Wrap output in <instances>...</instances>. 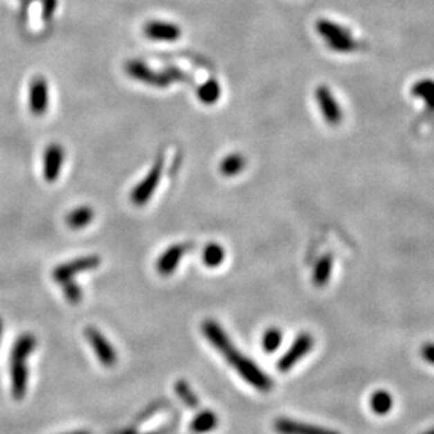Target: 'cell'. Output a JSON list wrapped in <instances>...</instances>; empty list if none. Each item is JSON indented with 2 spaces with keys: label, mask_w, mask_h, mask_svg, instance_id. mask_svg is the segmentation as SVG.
<instances>
[{
  "label": "cell",
  "mask_w": 434,
  "mask_h": 434,
  "mask_svg": "<svg viewBox=\"0 0 434 434\" xmlns=\"http://www.w3.org/2000/svg\"><path fill=\"white\" fill-rule=\"evenodd\" d=\"M206 339L219 352L226 363L242 377L249 385L260 392H270L273 388L271 378L264 374L257 364L240 353L230 342L226 332L214 319H206L201 325Z\"/></svg>",
  "instance_id": "obj_1"
},
{
  "label": "cell",
  "mask_w": 434,
  "mask_h": 434,
  "mask_svg": "<svg viewBox=\"0 0 434 434\" xmlns=\"http://www.w3.org/2000/svg\"><path fill=\"white\" fill-rule=\"evenodd\" d=\"M162 169H163V158L159 156L158 161L154 163L152 169L150 170V173L147 174V177H145L143 180H141L135 188L131 191V203L141 207V206H145L150 199L152 197V195L155 192L159 181H161V177H162Z\"/></svg>",
  "instance_id": "obj_2"
},
{
  "label": "cell",
  "mask_w": 434,
  "mask_h": 434,
  "mask_svg": "<svg viewBox=\"0 0 434 434\" xmlns=\"http://www.w3.org/2000/svg\"><path fill=\"white\" fill-rule=\"evenodd\" d=\"M315 345V339L311 333H300V336L294 341V343L291 345L284 356L278 360L277 363V368L281 372H288L294 368V365L297 363H300L312 349Z\"/></svg>",
  "instance_id": "obj_3"
},
{
  "label": "cell",
  "mask_w": 434,
  "mask_h": 434,
  "mask_svg": "<svg viewBox=\"0 0 434 434\" xmlns=\"http://www.w3.org/2000/svg\"><path fill=\"white\" fill-rule=\"evenodd\" d=\"M84 336L91 345L96 356L105 367H113L117 363V352L114 350L113 345L106 339L99 329L94 326L84 327Z\"/></svg>",
  "instance_id": "obj_4"
},
{
  "label": "cell",
  "mask_w": 434,
  "mask_h": 434,
  "mask_svg": "<svg viewBox=\"0 0 434 434\" xmlns=\"http://www.w3.org/2000/svg\"><path fill=\"white\" fill-rule=\"evenodd\" d=\"M125 72L135 80H139L142 83H147L155 87H168L172 83V79L163 72L158 73L154 69H151L147 64L138 61V60H131L127 61L125 64Z\"/></svg>",
  "instance_id": "obj_5"
},
{
  "label": "cell",
  "mask_w": 434,
  "mask_h": 434,
  "mask_svg": "<svg viewBox=\"0 0 434 434\" xmlns=\"http://www.w3.org/2000/svg\"><path fill=\"white\" fill-rule=\"evenodd\" d=\"M100 263H102V259L99 256H94V255L79 257V259L71 260L68 263H64V264H60L58 267H55L53 271V278L57 282L62 284L64 281L72 280V277L79 274V273L98 269L100 266Z\"/></svg>",
  "instance_id": "obj_6"
},
{
  "label": "cell",
  "mask_w": 434,
  "mask_h": 434,
  "mask_svg": "<svg viewBox=\"0 0 434 434\" xmlns=\"http://www.w3.org/2000/svg\"><path fill=\"white\" fill-rule=\"evenodd\" d=\"M315 98L326 123L329 125H339L343 120V113L330 89L325 84H320L315 91Z\"/></svg>",
  "instance_id": "obj_7"
},
{
  "label": "cell",
  "mask_w": 434,
  "mask_h": 434,
  "mask_svg": "<svg viewBox=\"0 0 434 434\" xmlns=\"http://www.w3.org/2000/svg\"><path fill=\"white\" fill-rule=\"evenodd\" d=\"M273 427L277 434H341L339 431L327 427H320L288 417L275 419Z\"/></svg>",
  "instance_id": "obj_8"
},
{
  "label": "cell",
  "mask_w": 434,
  "mask_h": 434,
  "mask_svg": "<svg viewBox=\"0 0 434 434\" xmlns=\"http://www.w3.org/2000/svg\"><path fill=\"white\" fill-rule=\"evenodd\" d=\"M48 103H50V94H48V83L44 76H35L30 82L28 87V106L30 111L39 117L46 113Z\"/></svg>",
  "instance_id": "obj_9"
},
{
  "label": "cell",
  "mask_w": 434,
  "mask_h": 434,
  "mask_svg": "<svg viewBox=\"0 0 434 434\" xmlns=\"http://www.w3.org/2000/svg\"><path fill=\"white\" fill-rule=\"evenodd\" d=\"M64 148L60 143H51L44 154V177L48 183L57 181L64 162Z\"/></svg>",
  "instance_id": "obj_10"
},
{
  "label": "cell",
  "mask_w": 434,
  "mask_h": 434,
  "mask_svg": "<svg viewBox=\"0 0 434 434\" xmlns=\"http://www.w3.org/2000/svg\"><path fill=\"white\" fill-rule=\"evenodd\" d=\"M187 251L188 246L186 244H176L166 249L156 262V270L159 271V274L170 275L172 273H174Z\"/></svg>",
  "instance_id": "obj_11"
},
{
  "label": "cell",
  "mask_w": 434,
  "mask_h": 434,
  "mask_svg": "<svg viewBox=\"0 0 434 434\" xmlns=\"http://www.w3.org/2000/svg\"><path fill=\"white\" fill-rule=\"evenodd\" d=\"M145 35L155 41L172 42L181 37V28L173 23L165 21H150L143 28Z\"/></svg>",
  "instance_id": "obj_12"
},
{
  "label": "cell",
  "mask_w": 434,
  "mask_h": 434,
  "mask_svg": "<svg viewBox=\"0 0 434 434\" xmlns=\"http://www.w3.org/2000/svg\"><path fill=\"white\" fill-rule=\"evenodd\" d=\"M12 395L16 401H21L27 392L28 371L26 360H12Z\"/></svg>",
  "instance_id": "obj_13"
},
{
  "label": "cell",
  "mask_w": 434,
  "mask_h": 434,
  "mask_svg": "<svg viewBox=\"0 0 434 434\" xmlns=\"http://www.w3.org/2000/svg\"><path fill=\"white\" fill-rule=\"evenodd\" d=\"M218 416L214 410H201L196 415V417L191 420L190 428L192 433L197 434H206L218 427Z\"/></svg>",
  "instance_id": "obj_14"
},
{
  "label": "cell",
  "mask_w": 434,
  "mask_h": 434,
  "mask_svg": "<svg viewBox=\"0 0 434 434\" xmlns=\"http://www.w3.org/2000/svg\"><path fill=\"white\" fill-rule=\"evenodd\" d=\"M412 94L424 102L427 110L434 114V80L422 79L412 86Z\"/></svg>",
  "instance_id": "obj_15"
},
{
  "label": "cell",
  "mask_w": 434,
  "mask_h": 434,
  "mask_svg": "<svg viewBox=\"0 0 434 434\" xmlns=\"http://www.w3.org/2000/svg\"><path fill=\"white\" fill-rule=\"evenodd\" d=\"M35 347L37 337L33 333L21 334L12 349V360H27Z\"/></svg>",
  "instance_id": "obj_16"
},
{
  "label": "cell",
  "mask_w": 434,
  "mask_h": 434,
  "mask_svg": "<svg viewBox=\"0 0 434 434\" xmlns=\"http://www.w3.org/2000/svg\"><path fill=\"white\" fill-rule=\"evenodd\" d=\"M93 218H94L93 208L87 206H82V207L72 210L66 215V224L72 229H82L87 226L93 221Z\"/></svg>",
  "instance_id": "obj_17"
},
{
  "label": "cell",
  "mask_w": 434,
  "mask_h": 434,
  "mask_svg": "<svg viewBox=\"0 0 434 434\" xmlns=\"http://www.w3.org/2000/svg\"><path fill=\"white\" fill-rule=\"evenodd\" d=\"M370 406L375 415L385 416V415H388L391 409L394 408V398L387 391H383V390L377 391L372 394L370 399Z\"/></svg>",
  "instance_id": "obj_18"
},
{
  "label": "cell",
  "mask_w": 434,
  "mask_h": 434,
  "mask_svg": "<svg viewBox=\"0 0 434 434\" xmlns=\"http://www.w3.org/2000/svg\"><path fill=\"white\" fill-rule=\"evenodd\" d=\"M197 98L204 105H214L221 98V86L217 80L210 79L197 89Z\"/></svg>",
  "instance_id": "obj_19"
},
{
  "label": "cell",
  "mask_w": 434,
  "mask_h": 434,
  "mask_svg": "<svg viewBox=\"0 0 434 434\" xmlns=\"http://www.w3.org/2000/svg\"><path fill=\"white\" fill-rule=\"evenodd\" d=\"M174 392L179 397V399L190 409H196L200 405V399L197 398V395L192 391V388L190 387V383L184 379H179L174 383Z\"/></svg>",
  "instance_id": "obj_20"
},
{
  "label": "cell",
  "mask_w": 434,
  "mask_h": 434,
  "mask_svg": "<svg viewBox=\"0 0 434 434\" xmlns=\"http://www.w3.org/2000/svg\"><path fill=\"white\" fill-rule=\"evenodd\" d=\"M332 269H333V257L330 255H325L316 264L314 270V284L316 287H323L329 282L330 275H332Z\"/></svg>",
  "instance_id": "obj_21"
},
{
  "label": "cell",
  "mask_w": 434,
  "mask_h": 434,
  "mask_svg": "<svg viewBox=\"0 0 434 434\" xmlns=\"http://www.w3.org/2000/svg\"><path fill=\"white\" fill-rule=\"evenodd\" d=\"M246 166V159L240 155V154H230L229 156H226L221 165H219V172L226 176V177H230V176H235L237 173L242 172Z\"/></svg>",
  "instance_id": "obj_22"
},
{
  "label": "cell",
  "mask_w": 434,
  "mask_h": 434,
  "mask_svg": "<svg viewBox=\"0 0 434 434\" xmlns=\"http://www.w3.org/2000/svg\"><path fill=\"white\" fill-rule=\"evenodd\" d=\"M316 31L319 33V35H322L326 41L327 39H333V38H339V37H346V35H352L350 31L339 24H336L333 21L329 20H319L316 23Z\"/></svg>",
  "instance_id": "obj_23"
},
{
  "label": "cell",
  "mask_w": 434,
  "mask_h": 434,
  "mask_svg": "<svg viewBox=\"0 0 434 434\" xmlns=\"http://www.w3.org/2000/svg\"><path fill=\"white\" fill-rule=\"evenodd\" d=\"M225 260V249L218 244H208L203 252V262L210 269H215Z\"/></svg>",
  "instance_id": "obj_24"
},
{
  "label": "cell",
  "mask_w": 434,
  "mask_h": 434,
  "mask_svg": "<svg viewBox=\"0 0 434 434\" xmlns=\"http://www.w3.org/2000/svg\"><path fill=\"white\" fill-rule=\"evenodd\" d=\"M326 44H327V46L330 48V50H333L336 53H342V54L353 53L359 48V42H356L352 35L327 39Z\"/></svg>",
  "instance_id": "obj_25"
},
{
  "label": "cell",
  "mask_w": 434,
  "mask_h": 434,
  "mask_svg": "<svg viewBox=\"0 0 434 434\" xmlns=\"http://www.w3.org/2000/svg\"><path fill=\"white\" fill-rule=\"evenodd\" d=\"M282 343V332L277 327H270L264 332L263 339H262V346L263 350L267 353H273L278 350V347Z\"/></svg>",
  "instance_id": "obj_26"
},
{
  "label": "cell",
  "mask_w": 434,
  "mask_h": 434,
  "mask_svg": "<svg viewBox=\"0 0 434 434\" xmlns=\"http://www.w3.org/2000/svg\"><path fill=\"white\" fill-rule=\"evenodd\" d=\"M62 291L66 297V300L72 304V305H78L80 301H82V289L80 287L73 281V280H68V281H64L62 284Z\"/></svg>",
  "instance_id": "obj_27"
},
{
  "label": "cell",
  "mask_w": 434,
  "mask_h": 434,
  "mask_svg": "<svg viewBox=\"0 0 434 434\" xmlns=\"http://www.w3.org/2000/svg\"><path fill=\"white\" fill-rule=\"evenodd\" d=\"M57 10V0H42V19L50 21Z\"/></svg>",
  "instance_id": "obj_28"
},
{
  "label": "cell",
  "mask_w": 434,
  "mask_h": 434,
  "mask_svg": "<svg viewBox=\"0 0 434 434\" xmlns=\"http://www.w3.org/2000/svg\"><path fill=\"white\" fill-rule=\"evenodd\" d=\"M420 353H422L423 360H426L427 363H430L431 365H434V343H426V345H423Z\"/></svg>",
  "instance_id": "obj_29"
},
{
  "label": "cell",
  "mask_w": 434,
  "mask_h": 434,
  "mask_svg": "<svg viewBox=\"0 0 434 434\" xmlns=\"http://www.w3.org/2000/svg\"><path fill=\"white\" fill-rule=\"evenodd\" d=\"M165 73H166L172 80H187V76H186L181 71H179V69L173 68V66L166 68Z\"/></svg>",
  "instance_id": "obj_30"
},
{
  "label": "cell",
  "mask_w": 434,
  "mask_h": 434,
  "mask_svg": "<svg viewBox=\"0 0 434 434\" xmlns=\"http://www.w3.org/2000/svg\"><path fill=\"white\" fill-rule=\"evenodd\" d=\"M2 333H3V320L0 318V341H2Z\"/></svg>",
  "instance_id": "obj_31"
},
{
  "label": "cell",
  "mask_w": 434,
  "mask_h": 434,
  "mask_svg": "<svg viewBox=\"0 0 434 434\" xmlns=\"http://www.w3.org/2000/svg\"><path fill=\"white\" fill-rule=\"evenodd\" d=\"M66 434H90V433L83 431V430H79V431H72V433H66Z\"/></svg>",
  "instance_id": "obj_32"
},
{
  "label": "cell",
  "mask_w": 434,
  "mask_h": 434,
  "mask_svg": "<svg viewBox=\"0 0 434 434\" xmlns=\"http://www.w3.org/2000/svg\"><path fill=\"white\" fill-rule=\"evenodd\" d=\"M422 434H434V427H433V428L426 430V431H424V433H422Z\"/></svg>",
  "instance_id": "obj_33"
}]
</instances>
